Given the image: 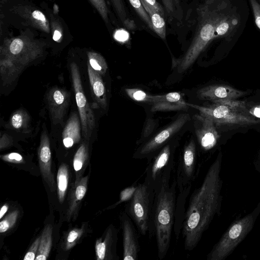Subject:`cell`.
<instances>
[{"label":"cell","instance_id":"d6a6232c","mask_svg":"<svg viewBox=\"0 0 260 260\" xmlns=\"http://www.w3.org/2000/svg\"><path fill=\"white\" fill-rule=\"evenodd\" d=\"M106 23L108 22V10L105 0H89Z\"/></svg>","mask_w":260,"mask_h":260},{"label":"cell","instance_id":"ee69618b","mask_svg":"<svg viewBox=\"0 0 260 260\" xmlns=\"http://www.w3.org/2000/svg\"><path fill=\"white\" fill-rule=\"evenodd\" d=\"M8 209L7 205H5L2 206L0 211V218L2 219L4 214L6 213Z\"/></svg>","mask_w":260,"mask_h":260},{"label":"cell","instance_id":"4316f807","mask_svg":"<svg viewBox=\"0 0 260 260\" xmlns=\"http://www.w3.org/2000/svg\"><path fill=\"white\" fill-rule=\"evenodd\" d=\"M121 22L126 27H132V22L127 17L122 0H110Z\"/></svg>","mask_w":260,"mask_h":260},{"label":"cell","instance_id":"3957f363","mask_svg":"<svg viewBox=\"0 0 260 260\" xmlns=\"http://www.w3.org/2000/svg\"><path fill=\"white\" fill-rule=\"evenodd\" d=\"M155 191L143 182L136 185L130 199L126 201L124 211L131 218L139 233L148 235L150 239L153 234V216Z\"/></svg>","mask_w":260,"mask_h":260},{"label":"cell","instance_id":"277c9868","mask_svg":"<svg viewBox=\"0 0 260 260\" xmlns=\"http://www.w3.org/2000/svg\"><path fill=\"white\" fill-rule=\"evenodd\" d=\"M260 215V202L250 213L235 220L208 253L207 260H224L253 229Z\"/></svg>","mask_w":260,"mask_h":260},{"label":"cell","instance_id":"e575fe53","mask_svg":"<svg viewBox=\"0 0 260 260\" xmlns=\"http://www.w3.org/2000/svg\"><path fill=\"white\" fill-rule=\"evenodd\" d=\"M17 211L9 214L0 222V232L4 233L11 228L15 223L17 217Z\"/></svg>","mask_w":260,"mask_h":260},{"label":"cell","instance_id":"ac0fdd59","mask_svg":"<svg viewBox=\"0 0 260 260\" xmlns=\"http://www.w3.org/2000/svg\"><path fill=\"white\" fill-rule=\"evenodd\" d=\"M39 158L41 171L48 183L54 188L53 177L51 173V151L49 139L45 131L41 137L40 144L39 148Z\"/></svg>","mask_w":260,"mask_h":260},{"label":"cell","instance_id":"74e56055","mask_svg":"<svg viewBox=\"0 0 260 260\" xmlns=\"http://www.w3.org/2000/svg\"><path fill=\"white\" fill-rule=\"evenodd\" d=\"M254 18L255 23L260 29V4L256 0H249Z\"/></svg>","mask_w":260,"mask_h":260},{"label":"cell","instance_id":"836d02e7","mask_svg":"<svg viewBox=\"0 0 260 260\" xmlns=\"http://www.w3.org/2000/svg\"><path fill=\"white\" fill-rule=\"evenodd\" d=\"M213 103L224 105L231 108L240 111H244L246 109V103L245 102L236 100H219L214 101Z\"/></svg>","mask_w":260,"mask_h":260},{"label":"cell","instance_id":"b9f144b4","mask_svg":"<svg viewBox=\"0 0 260 260\" xmlns=\"http://www.w3.org/2000/svg\"><path fill=\"white\" fill-rule=\"evenodd\" d=\"M78 237V233L75 231H71L68 236L67 241L69 243L73 242Z\"/></svg>","mask_w":260,"mask_h":260},{"label":"cell","instance_id":"4dcf8cb0","mask_svg":"<svg viewBox=\"0 0 260 260\" xmlns=\"http://www.w3.org/2000/svg\"><path fill=\"white\" fill-rule=\"evenodd\" d=\"M167 14L171 17H176L180 10L179 0H162Z\"/></svg>","mask_w":260,"mask_h":260},{"label":"cell","instance_id":"ffe728a7","mask_svg":"<svg viewBox=\"0 0 260 260\" xmlns=\"http://www.w3.org/2000/svg\"><path fill=\"white\" fill-rule=\"evenodd\" d=\"M90 83L94 98L103 108L107 107V98L105 85L101 75L93 70L89 63L87 65Z\"/></svg>","mask_w":260,"mask_h":260},{"label":"cell","instance_id":"9c48e42d","mask_svg":"<svg viewBox=\"0 0 260 260\" xmlns=\"http://www.w3.org/2000/svg\"><path fill=\"white\" fill-rule=\"evenodd\" d=\"M213 104L208 107H204L187 103L189 107L198 110L200 114L212 120L216 125H250L259 122L253 117L242 113L241 111L233 109L224 105Z\"/></svg>","mask_w":260,"mask_h":260},{"label":"cell","instance_id":"e0dca14e","mask_svg":"<svg viewBox=\"0 0 260 260\" xmlns=\"http://www.w3.org/2000/svg\"><path fill=\"white\" fill-rule=\"evenodd\" d=\"M152 105L151 112L187 110L189 107L183 95L177 92L155 95Z\"/></svg>","mask_w":260,"mask_h":260},{"label":"cell","instance_id":"ba28073f","mask_svg":"<svg viewBox=\"0 0 260 260\" xmlns=\"http://www.w3.org/2000/svg\"><path fill=\"white\" fill-rule=\"evenodd\" d=\"M221 18L216 14H210L202 20L190 46L178 63L179 73L188 69L210 41L216 38V26Z\"/></svg>","mask_w":260,"mask_h":260},{"label":"cell","instance_id":"83f0119b","mask_svg":"<svg viewBox=\"0 0 260 260\" xmlns=\"http://www.w3.org/2000/svg\"><path fill=\"white\" fill-rule=\"evenodd\" d=\"M50 25L52 39L56 42H60L63 38V27L60 20L52 15L50 16Z\"/></svg>","mask_w":260,"mask_h":260},{"label":"cell","instance_id":"f546056e","mask_svg":"<svg viewBox=\"0 0 260 260\" xmlns=\"http://www.w3.org/2000/svg\"><path fill=\"white\" fill-rule=\"evenodd\" d=\"M87 156V147L82 144L77 150L74 158L73 166L76 171L81 169Z\"/></svg>","mask_w":260,"mask_h":260},{"label":"cell","instance_id":"603a6c76","mask_svg":"<svg viewBox=\"0 0 260 260\" xmlns=\"http://www.w3.org/2000/svg\"><path fill=\"white\" fill-rule=\"evenodd\" d=\"M68 170L65 165L60 166L57 175L58 196L60 202H62L68 184Z\"/></svg>","mask_w":260,"mask_h":260},{"label":"cell","instance_id":"6da1fadb","mask_svg":"<svg viewBox=\"0 0 260 260\" xmlns=\"http://www.w3.org/2000/svg\"><path fill=\"white\" fill-rule=\"evenodd\" d=\"M222 154L210 166L200 186L190 194L181 226L185 250H193L216 216L220 215L222 201Z\"/></svg>","mask_w":260,"mask_h":260},{"label":"cell","instance_id":"30bf717a","mask_svg":"<svg viewBox=\"0 0 260 260\" xmlns=\"http://www.w3.org/2000/svg\"><path fill=\"white\" fill-rule=\"evenodd\" d=\"M189 120V115L182 114L165 129L160 132L140 147L134 154L135 159H147L148 162L162 148L165 143Z\"/></svg>","mask_w":260,"mask_h":260},{"label":"cell","instance_id":"7402d4cb","mask_svg":"<svg viewBox=\"0 0 260 260\" xmlns=\"http://www.w3.org/2000/svg\"><path fill=\"white\" fill-rule=\"evenodd\" d=\"M52 245V227L47 225L43 231L39 248L36 255V260H46L49 254Z\"/></svg>","mask_w":260,"mask_h":260},{"label":"cell","instance_id":"d590c367","mask_svg":"<svg viewBox=\"0 0 260 260\" xmlns=\"http://www.w3.org/2000/svg\"><path fill=\"white\" fill-rule=\"evenodd\" d=\"M107 234H106L104 241L97 240L95 251L98 259L103 260L106 258L107 255Z\"/></svg>","mask_w":260,"mask_h":260},{"label":"cell","instance_id":"7c38bea8","mask_svg":"<svg viewBox=\"0 0 260 260\" xmlns=\"http://www.w3.org/2000/svg\"><path fill=\"white\" fill-rule=\"evenodd\" d=\"M120 219L122 234V259L138 260L140 251L139 233L124 211L121 213Z\"/></svg>","mask_w":260,"mask_h":260},{"label":"cell","instance_id":"ab89813d","mask_svg":"<svg viewBox=\"0 0 260 260\" xmlns=\"http://www.w3.org/2000/svg\"><path fill=\"white\" fill-rule=\"evenodd\" d=\"M148 5L153 7L156 10L159 12L162 16H165V10L162 6L157 2L156 0H141Z\"/></svg>","mask_w":260,"mask_h":260},{"label":"cell","instance_id":"484cf974","mask_svg":"<svg viewBox=\"0 0 260 260\" xmlns=\"http://www.w3.org/2000/svg\"><path fill=\"white\" fill-rule=\"evenodd\" d=\"M125 90L128 96L136 101L146 102L152 104L155 100V95L149 94L139 89L126 88Z\"/></svg>","mask_w":260,"mask_h":260},{"label":"cell","instance_id":"1f68e13d","mask_svg":"<svg viewBox=\"0 0 260 260\" xmlns=\"http://www.w3.org/2000/svg\"><path fill=\"white\" fill-rule=\"evenodd\" d=\"M232 28V21L228 18H221L217 23L215 29L216 37L223 36Z\"/></svg>","mask_w":260,"mask_h":260},{"label":"cell","instance_id":"d4e9b609","mask_svg":"<svg viewBox=\"0 0 260 260\" xmlns=\"http://www.w3.org/2000/svg\"><path fill=\"white\" fill-rule=\"evenodd\" d=\"M29 121V116L28 113L23 109H19L13 114L10 122L14 128L20 129L26 128Z\"/></svg>","mask_w":260,"mask_h":260},{"label":"cell","instance_id":"7a4b0ae2","mask_svg":"<svg viewBox=\"0 0 260 260\" xmlns=\"http://www.w3.org/2000/svg\"><path fill=\"white\" fill-rule=\"evenodd\" d=\"M155 193L153 234L157 256L164 259L170 248L175 223L177 189L175 179L164 181Z\"/></svg>","mask_w":260,"mask_h":260},{"label":"cell","instance_id":"cb8c5ba5","mask_svg":"<svg viewBox=\"0 0 260 260\" xmlns=\"http://www.w3.org/2000/svg\"><path fill=\"white\" fill-rule=\"evenodd\" d=\"M87 56L88 63L92 68L101 75H104L106 73L108 66L103 56L93 51L88 52Z\"/></svg>","mask_w":260,"mask_h":260},{"label":"cell","instance_id":"5bb4252c","mask_svg":"<svg viewBox=\"0 0 260 260\" xmlns=\"http://www.w3.org/2000/svg\"><path fill=\"white\" fill-rule=\"evenodd\" d=\"M70 94L64 89L54 87L47 95V101L52 122L60 123L69 105Z\"/></svg>","mask_w":260,"mask_h":260},{"label":"cell","instance_id":"2e32d148","mask_svg":"<svg viewBox=\"0 0 260 260\" xmlns=\"http://www.w3.org/2000/svg\"><path fill=\"white\" fill-rule=\"evenodd\" d=\"M245 93V91L229 85H212L199 89L197 92V96L201 100L213 102L219 100H236Z\"/></svg>","mask_w":260,"mask_h":260},{"label":"cell","instance_id":"8992f818","mask_svg":"<svg viewBox=\"0 0 260 260\" xmlns=\"http://www.w3.org/2000/svg\"><path fill=\"white\" fill-rule=\"evenodd\" d=\"M44 43L25 34L4 41L0 53L4 58L19 66H25L40 57L43 52Z\"/></svg>","mask_w":260,"mask_h":260},{"label":"cell","instance_id":"8fae6325","mask_svg":"<svg viewBox=\"0 0 260 260\" xmlns=\"http://www.w3.org/2000/svg\"><path fill=\"white\" fill-rule=\"evenodd\" d=\"M71 71L82 132L84 138H87L90 136L95 126L94 115L84 94L79 69L75 62L71 64Z\"/></svg>","mask_w":260,"mask_h":260},{"label":"cell","instance_id":"f35d334b","mask_svg":"<svg viewBox=\"0 0 260 260\" xmlns=\"http://www.w3.org/2000/svg\"><path fill=\"white\" fill-rule=\"evenodd\" d=\"M2 158L6 161L19 163L22 161V157L19 153L12 152L2 156Z\"/></svg>","mask_w":260,"mask_h":260},{"label":"cell","instance_id":"9a60e30c","mask_svg":"<svg viewBox=\"0 0 260 260\" xmlns=\"http://www.w3.org/2000/svg\"><path fill=\"white\" fill-rule=\"evenodd\" d=\"M11 11L23 19L28 25L44 32H50V22L39 10L29 5H18L14 6Z\"/></svg>","mask_w":260,"mask_h":260},{"label":"cell","instance_id":"5b68a950","mask_svg":"<svg viewBox=\"0 0 260 260\" xmlns=\"http://www.w3.org/2000/svg\"><path fill=\"white\" fill-rule=\"evenodd\" d=\"M202 166L198 161L196 143L191 140L184 146L175 167L174 179L176 183L177 196H188Z\"/></svg>","mask_w":260,"mask_h":260},{"label":"cell","instance_id":"7bdbcfd3","mask_svg":"<svg viewBox=\"0 0 260 260\" xmlns=\"http://www.w3.org/2000/svg\"><path fill=\"white\" fill-rule=\"evenodd\" d=\"M249 113L256 117L260 118V105L251 109Z\"/></svg>","mask_w":260,"mask_h":260},{"label":"cell","instance_id":"d6986e66","mask_svg":"<svg viewBox=\"0 0 260 260\" xmlns=\"http://www.w3.org/2000/svg\"><path fill=\"white\" fill-rule=\"evenodd\" d=\"M81 120L79 115L74 113L68 119L62 132V141L66 148H70L81 139Z\"/></svg>","mask_w":260,"mask_h":260},{"label":"cell","instance_id":"52a82bcc","mask_svg":"<svg viewBox=\"0 0 260 260\" xmlns=\"http://www.w3.org/2000/svg\"><path fill=\"white\" fill-rule=\"evenodd\" d=\"M170 144L164 146L148 162L144 182L157 190L165 181L171 180L175 165Z\"/></svg>","mask_w":260,"mask_h":260},{"label":"cell","instance_id":"8d00e7d4","mask_svg":"<svg viewBox=\"0 0 260 260\" xmlns=\"http://www.w3.org/2000/svg\"><path fill=\"white\" fill-rule=\"evenodd\" d=\"M40 242V238H37L31 245L26 253L24 260H34L36 258Z\"/></svg>","mask_w":260,"mask_h":260},{"label":"cell","instance_id":"4fadbf2b","mask_svg":"<svg viewBox=\"0 0 260 260\" xmlns=\"http://www.w3.org/2000/svg\"><path fill=\"white\" fill-rule=\"evenodd\" d=\"M193 118L195 133L201 149L204 152L211 150L216 146L219 138L214 122L201 114H195Z\"/></svg>","mask_w":260,"mask_h":260},{"label":"cell","instance_id":"60d3db41","mask_svg":"<svg viewBox=\"0 0 260 260\" xmlns=\"http://www.w3.org/2000/svg\"><path fill=\"white\" fill-rule=\"evenodd\" d=\"M86 191V188L85 185H79L76 189L75 196L78 200H81L84 197Z\"/></svg>","mask_w":260,"mask_h":260},{"label":"cell","instance_id":"44dd1931","mask_svg":"<svg viewBox=\"0 0 260 260\" xmlns=\"http://www.w3.org/2000/svg\"><path fill=\"white\" fill-rule=\"evenodd\" d=\"M142 5L148 14L152 25L153 30L162 39H166V28L164 16L153 7L141 1Z\"/></svg>","mask_w":260,"mask_h":260},{"label":"cell","instance_id":"f1b7e54d","mask_svg":"<svg viewBox=\"0 0 260 260\" xmlns=\"http://www.w3.org/2000/svg\"><path fill=\"white\" fill-rule=\"evenodd\" d=\"M128 1L139 16L146 23L149 28L153 30L150 18L143 7L141 0Z\"/></svg>","mask_w":260,"mask_h":260}]
</instances>
